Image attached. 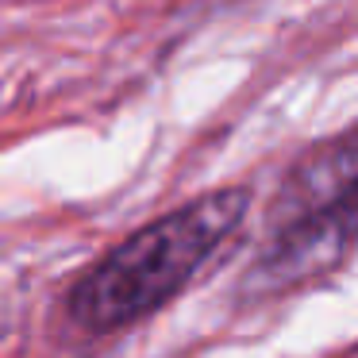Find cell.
<instances>
[{
  "label": "cell",
  "instance_id": "cell-2",
  "mask_svg": "<svg viewBox=\"0 0 358 358\" xmlns=\"http://www.w3.org/2000/svg\"><path fill=\"white\" fill-rule=\"evenodd\" d=\"M358 243V127L316 143L285 173L270 208V243L247 285L285 293L339 266Z\"/></svg>",
  "mask_w": 358,
  "mask_h": 358
},
{
  "label": "cell",
  "instance_id": "cell-1",
  "mask_svg": "<svg viewBox=\"0 0 358 358\" xmlns=\"http://www.w3.org/2000/svg\"><path fill=\"white\" fill-rule=\"evenodd\" d=\"M247 212L250 189L227 185L143 224L78 278L66 296L70 324L89 335H112L155 316L239 231Z\"/></svg>",
  "mask_w": 358,
  "mask_h": 358
}]
</instances>
